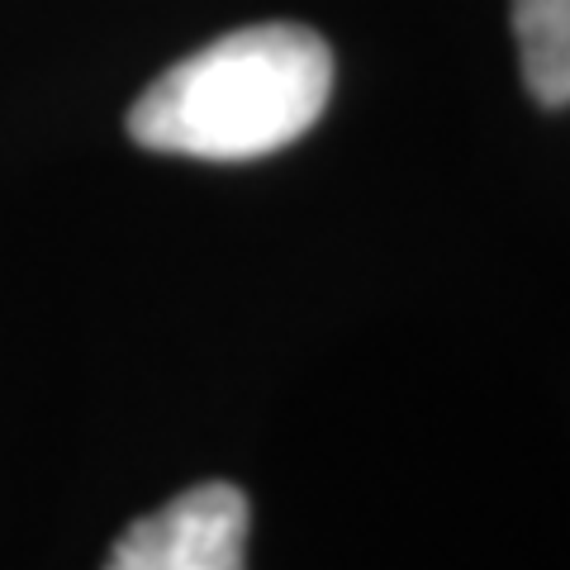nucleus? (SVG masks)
Wrapping results in <instances>:
<instances>
[{"instance_id": "1", "label": "nucleus", "mask_w": 570, "mask_h": 570, "mask_svg": "<svg viewBox=\"0 0 570 570\" xmlns=\"http://www.w3.org/2000/svg\"><path fill=\"white\" fill-rule=\"evenodd\" d=\"M333 96V52L305 24H253L163 71L129 110L138 148L257 163L305 138Z\"/></svg>"}, {"instance_id": "2", "label": "nucleus", "mask_w": 570, "mask_h": 570, "mask_svg": "<svg viewBox=\"0 0 570 570\" xmlns=\"http://www.w3.org/2000/svg\"><path fill=\"white\" fill-rule=\"evenodd\" d=\"M247 494L224 480L176 494L115 542L105 570H243Z\"/></svg>"}, {"instance_id": "3", "label": "nucleus", "mask_w": 570, "mask_h": 570, "mask_svg": "<svg viewBox=\"0 0 570 570\" xmlns=\"http://www.w3.org/2000/svg\"><path fill=\"white\" fill-rule=\"evenodd\" d=\"M513 39H519L523 81L538 105H570V0H513Z\"/></svg>"}]
</instances>
